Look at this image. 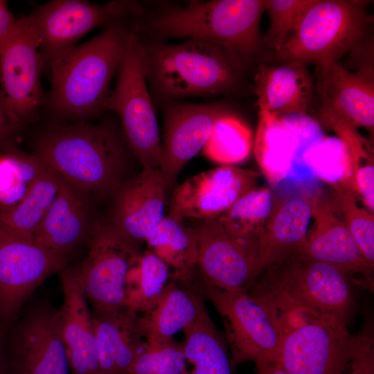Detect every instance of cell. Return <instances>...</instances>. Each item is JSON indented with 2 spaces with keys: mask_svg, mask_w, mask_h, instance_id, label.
<instances>
[{
  "mask_svg": "<svg viewBox=\"0 0 374 374\" xmlns=\"http://www.w3.org/2000/svg\"><path fill=\"white\" fill-rule=\"evenodd\" d=\"M34 150L47 166L92 200L112 197L134 175L130 169L136 157L121 126L110 118L50 126L36 138Z\"/></svg>",
  "mask_w": 374,
  "mask_h": 374,
  "instance_id": "obj_1",
  "label": "cell"
},
{
  "mask_svg": "<svg viewBox=\"0 0 374 374\" xmlns=\"http://www.w3.org/2000/svg\"><path fill=\"white\" fill-rule=\"evenodd\" d=\"M267 0L190 1L148 12L143 8L133 21L141 38L164 42L188 38L228 49L244 64L261 53L260 22Z\"/></svg>",
  "mask_w": 374,
  "mask_h": 374,
  "instance_id": "obj_2",
  "label": "cell"
},
{
  "mask_svg": "<svg viewBox=\"0 0 374 374\" xmlns=\"http://www.w3.org/2000/svg\"><path fill=\"white\" fill-rule=\"evenodd\" d=\"M263 270V276L247 292L269 312L281 333L310 315L348 323L353 307L348 273L300 253Z\"/></svg>",
  "mask_w": 374,
  "mask_h": 374,
  "instance_id": "obj_3",
  "label": "cell"
},
{
  "mask_svg": "<svg viewBox=\"0 0 374 374\" xmlns=\"http://www.w3.org/2000/svg\"><path fill=\"white\" fill-rule=\"evenodd\" d=\"M132 19L104 27L98 35L69 48L48 64V107L56 117L78 122L105 113L112 82L134 33Z\"/></svg>",
  "mask_w": 374,
  "mask_h": 374,
  "instance_id": "obj_4",
  "label": "cell"
},
{
  "mask_svg": "<svg viewBox=\"0 0 374 374\" xmlns=\"http://www.w3.org/2000/svg\"><path fill=\"white\" fill-rule=\"evenodd\" d=\"M139 38L153 104L231 93L242 83L244 64L224 47L194 39L170 44Z\"/></svg>",
  "mask_w": 374,
  "mask_h": 374,
  "instance_id": "obj_5",
  "label": "cell"
},
{
  "mask_svg": "<svg viewBox=\"0 0 374 374\" xmlns=\"http://www.w3.org/2000/svg\"><path fill=\"white\" fill-rule=\"evenodd\" d=\"M365 0H312L293 32L276 53L280 62L318 64L337 62L356 49L372 19Z\"/></svg>",
  "mask_w": 374,
  "mask_h": 374,
  "instance_id": "obj_6",
  "label": "cell"
},
{
  "mask_svg": "<svg viewBox=\"0 0 374 374\" xmlns=\"http://www.w3.org/2000/svg\"><path fill=\"white\" fill-rule=\"evenodd\" d=\"M106 112L119 116L126 142L141 169L161 170L162 143L146 81L143 46L134 32L119 66L115 86L105 103Z\"/></svg>",
  "mask_w": 374,
  "mask_h": 374,
  "instance_id": "obj_7",
  "label": "cell"
},
{
  "mask_svg": "<svg viewBox=\"0 0 374 374\" xmlns=\"http://www.w3.org/2000/svg\"><path fill=\"white\" fill-rule=\"evenodd\" d=\"M194 284L220 314L230 348L232 371L241 363L279 362L282 333L269 312L247 292L212 285L195 275Z\"/></svg>",
  "mask_w": 374,
  "mask_h": 374,
  "instance_id": "obj_8",
  "label": "cell"
},
{
  "mask_svg": "<svg viewBox=\"0 0 374 374\" xmlns=\"http://www.w3.org/2000/svg\"><path fill=\"white\" fill-rule=\"evenodd\" d=\"M4 374H69L58 310L39 299L3 333Z\"/></svg>",
  "mask_w": 374,
  "mask_h": 374,
  "instance_id": "obj_9",
  "label": "cell"
},
{
  "mask_svg": "<svg viewBox=\"0 0 374 374\" xmlns=\"http://www.w3.org/2000/svg\"><path fill=\"white\" fill-rule=\"evenodd\" d=\"M84 260L73 265L83 293L93 314L125 308L128 272L139 247L107 222L98 221L87 244Z\"/></svg>",
  "mask_w": 374,
  "mask_h": 374,
  "instance_id": "obj_10",
  "label": "cell"
},
{
  "mask_svg": "<svg viewBox=\"0 0 374 374\" xmlns=\"http://www.w3.org/2000/svg\"><path fill=\"white\" fill-rule=\"evenodd\" d=\"M68 263L35 240L0 223V333L15 321L35 290Z\"/></svg>",
  "mask_w": 374,
  "mask_h": 374,
  "instance_id": "obj_11",
  "label": "cell"
},
{
  "mask_svg": "<svg viewBox=\"0 0 374 374\" xmlns=\"http://www.w3.org/2000/svg\"><path fill=\"white\" fill-rule=\"evenodd\" d=\"M142 6L132 1L98 4L82 0H53L28 15L39 37V52L49 64L91 30L137 16Z\"/></svg>",
  "mask_w": 374,
  "mask_h": 374,
  "instance_id": "obj_12",
  "label": "cell"
},
{
  "mask_svg": "<svg viewBox=\"0 0 374 374\" xmlns=\"http://www.w3.org/2000/svg\"><path fill=\"white\" fill-rule=\"evenodd\" d=\"M39 44L38 33L26 16L17 19L0 45V89L20 127L33 119L45 102Z\"/></svg>",
  "mask_w": 374,
  "mask_h": 374,
  "instance_id": "obj_13",
  "label": "cell"
},
{
  "mask_svg": "<svg viewBox=\"0 0 374 374\" xmlns=\"http://www.w3.org/2000/svg\"><path fill=\"white\" fill-rule=\"evenodd\" d=\"M333 317L307 316L283 335L279 363L288 374H343L353 336Z\"/></svg>",
  "mask_w": 374,
  "mask_h": 374,
  "instance_id": "obj_14",
  "label": "cell"
},
{
  "mask_svg": "<svg viewBox=\"0 0 374 374\" xmlns=\"http://www.w3.org/2000/svg\"><path fill=\"white\" fill-rule=\"evenodd\" d=\"M258 177L255 171L231 166H220L192 176L172 190L169 213L184 220L217 219L256 188Z\"/></svg>",
  "mask_w": 374,
  "mask_h": 374,
  "instance_id": "obj_15",
  "label": "cell"
},
{
  "mask_svg": "<svg viewBox=\"0 0 374 374\" xmlns=\"http://www.w3.org/2000/svg\"><path fill=\"white\" fill-rule=\"evenodd\" d=\"M164 130L161 172L167 187L172 190L183 168L207 143L214 125L222 116L231 113L222 103L163 105Z\"/></svg>",
  "mask_w": 374,
  "mask_h": 374,
  "instance_id": "obj_16",
  "label": "cell"
},
{
  "mask_svg": "<svg viewBox=\"0 0 374 374\" xmlns=\"http://www.w3.org/2000/svg\"><path fill=\"white\" fill-rule=\"evenodd\" d=\"M193 228L198 276L222 289L247 292L260 274L258 256L233 239L217 218L199 221Z\"/></svg>",
  "mask_w": 374,
  "mask_h": 374,
  "instance_id": "obj_17",
  "label": "cell"
},
{
  "mask_svg": "<svg viewBox=\"0 0 374 374\" xmlns=\"http://www.w3.org/2000/svg\"><path fill=\"white\" fill-rule=\"evenodd\" d=\"M168 191L160 170L141 169L126 179L112 196L107 222L139 247L166 215Z\"/></svg>",
  "mask_w": 374,
  "mask_h": 374,
  "instance_id": "obj_18",
  "label": "cell"
},
{
  "mask_svg": "<svg viewBox=\"0 0 374 374\" xmlns=\"http://www.w3.org/2000/svg\"><path fill=\"white\" fill-rule=\"evenodd\" d=\"M317 65V91L328 111L353 127H362L372 134L374 130V81L371 64L355 73L337 62Z\"/></svg>",
  "mask_w": 374,
  "mask_h": 374,
  "instance_id": "obj_19",
  "label": "cell"
},
{
  "mask_svg": "<svg viewBox=\"0 0 374 374\" xmlns=\"http://www.w3.org/2000/svg\"><path fill=\"white\" fill-rule=\"evenodd\" d=\"M92 203L60 176L57 194L34 240L69 260L79 248L87 245L98 222Z\"/></svg>",
  "mask_w": 374,
  "mask_h": 374,
  "instance_id": "obj_20",
  "label": "cell"
},
{
  "mask_svg": "<svg viewBox=\"0 0 374 374\" xmlns=\"http://www.w3.org/2000/svg\"><path fill=\"white\" fill-rule=\"evenodd\" d=\"M314 226L300 254L333 265L346 273L362 275L373 287V271L332 202L312 198Z\"/></svg>",
  "mask_w": 374,
  "mask_h": 374,
  "instance_id": "obj_21",
  "label": "cell"
},
{
  "mask_svg": "<svg viewBox=\"0 0 374 374\" xmlns=\"http://www.w3.org/2000/svg\"><path fill=\"white\" fill-rule=\"evenodd\" d=\"M64 301L58 310L70 374H102L92 312L73 266L62 271Z\"/></svg>",
  "mask_w": 374,
  "mask_h": 374,
  "instance_id": "obj_22",
  "label": "cell"
},
{
  "mask_svg": "<svg viewBox=\"0 0 374 374\" xmlns=\"http://www.w3.org/2000/svg\"><path fill=\"white\" fill-rule=\"evenodd\" d=\"M312 218V198L303 196L274 199L271 213L258 241V265L266 267L300 253Z\"/></svg>",
  "mask_w": 374,
  "mask_h": 374,
  "instance_id": "obj_23",
  "label": "cell"
},
{
  "mask_svg": "<svg viewBox=\"0 0 374 374\" xmlns=\"http://www.w3.org/2000/svg\"><path fill=\"white\" fill-rule=\"evenodd\" d=\"M312 81L305 65L280 62L261 65L255 76L259 115L280 118L305 114L312 96Z\"/></svg>",
  "mask_w": 374,
  "mask_h": 374,
  "instance_id": "obj_24",
  "label": "cell"
},
{
  "mask_svg": "<svg viewBox=\"0 0 374 374\" xmlns=\"http://www.w3.org/2000/svg\"><path fill=\"white\" fill-rule=\"evenodd\" d=\"M102 374H127L146 339L141 317L127 308L93 314Z\"/></svg>",
  "mask_w": 374,
  "mask_h": 374,
  "instance_id": "obj_25",
  "label": "cell"
},
{
  "mask_svg": "<svg viewBox=\"0 0 374 374\" xmlns=\"http://www.w3.org/2000/svg\"><path fill=\"white\" fill-rule=\"evenodd\" d=\"M204 296L193 283L171 278L156 306L141 317L148 341L163 342L195 323L206 311Z\"/></svg>",
  "mask_w": 374,
  "mask_h": 374,
  "instance_id": "obj_26",
  "label": "cell"
},
{
  "mask_svg": "<svg viewBox=\"0 0 374 374\" xmlns=\"http://www.w3.org/2000/svg\"><path fill=\"white\" fill-rule=\"evenodd\" d=\"M167 265L171 278L193 283L197 273V238L184 219L168 213L145 242Z\"/></svg>",
  "mask_w": 374,
  "mask_h": 374,
  "instance_id": "obj_27",
  "label": "cell"
},
{
  "mask_svg": "<svg viewBox=\"0 0 374 374\" xmlns=\"http://www.w3.org/2000/svg\"><path fill=\"white\" fill-rule=\"evenodd\" d=\"M259 116L254 154L262 172L274 186L290 175L298 142L294 132L281 118Z\"/></svg>",
  "mask_w": 374,
  "mask_h": 374,
  "instance_id": "obj_28",
  "label": "cell"
},
{
  "mask_svg": "<svg viewBox=\"0 0 374 374\" xmlns=\"http://www.w3.org/2000/svg\"><path fill=\"white\" fill-rule=\"evenodd\" d=\"M183 332L181 374H231L226 344L207 312Z\"/></svg>",
  "mask_w": 374,
  "mask_h": 374,
  "instance_id": "obj_29",
  "label": "cell"
},
{
  "mask_svg": "<svg viewBox=\"0 0 374 374\" xmlns=\"http://www.w3.org/2000/svg\"><path fill=\"white\" fill-rule=\"evenodd\" d=\"M59 186L60 176L46 166L17 204L0 209V223L20 235L35 239Z\"/></svg>",
  "mask_w": 374,
  "mask_h": 374,
  "instance_id": "obj_30",
  "label": "cell"
},
{
  "mask_svg": "<svg viewBox=\"0 0 374 374\" xmlns=\"http://www.w3.org/2000/svg\"><path fill=\"white\" fill-rule=\"evenodd\" d=\"M274 202L270 189L254 188L240 197L217 220L233 239L258 256L259 237Z\"/></svg>",
  "mask_w": 374,
  "mask_h": 374,
  "instance_id": "obj_31",
  "label": "cell"
},
{
  "mask_svg": "<svg viewBox=\"0 0 374 374\" xmlns=\"http://www.w3.org/2000/svg\"><path fill=\"white\" fill-rule=\"evenodd\" d=\"M170 279L167 265L154 253L147 249L140 253L127 276L126 308L140 317L148 316Z\"/></svg>",
  "mask_w": 374,
  "mask_h": 374,
  "instance_id": "obj_32",
  "label": "cell"
},
{
  "mask_svg": "<svg viewBox=\"0 0 374 374\" xmlns=\"http://www.w3.org/2000/svg\"><path fill=\"white\" fill-rule=\"evenodd\" d=\"M252 143L249 127L230 113L217 121L202 152L221 166H233L248 159Z\"/></svg>",
  "mask_w": 374,
  "mask_h": 374,
  "instance_id": "obj_33",
  "label": "cell"
},
{
  "mask_svg": "<svg viewBox=\"0 0 374 374\" xmlns=\"http://www.w3.org/2000/svg\"><path fill=\"white\" fill-rule=\"evenodd\" d=\"M0 209L17 204L46 165L37 155L16 150L13 145L1 151Z\"/></svg>",
  "mask_w": 374,
  "mask_h": 374,
  "instance_id": "obj_34",
  "label": "cell"
},
{
  "mask_svg": "<svg viewBox=\"0 0 374 374\" xmlns=\"http://www.w3.org/2000/svg\"><path fill=\"white\" fill-rule=\"evenodd\" d=\"M303 160L313 175L333 188L345 187L353 190L350 159L340 139H322L304 153Z\"/></svg>",
  "mask_w": 374,
  "mask_h": 374,
  "instance_id": "obj_35",
  "label": "cell"
},
{
  "mask_svg": "<svg viewBox=\"0 0 374 374\" xmlns=\"http://www.w3.org/2000/svg\"><path fill=\"white\" fill-rule=\"evenodd\" d=\"M332 203L357 243L368 266H374V215L359 207L355 192L348 188H333Z\"/></svg>",
  "mask_w": 374,
  "mask_h": 374,
  "instance_id": "obj_36",
  "label": "cell"
},
{
  "mask_svg": "<svg viewBox=\"0 0 374 374\" xmlns=\"http://www.w3.org/2000/svg\"><path fill=\"white\" fill-rule=\"evenodd\" d=\"M184 364L182 343L146 341L127 374H181Z\"/></svg>",
  "mask_w": 374,
  "mask_h": 374,
  "instance_id": "obj_37",
  "label": "cell"
},
{
  "mask_svg": "<svg viewBox=\"0 0 374 374\" xmlns=\"http://www.w3.org/2000/svg\"><path fill=\"white\" fill-rule=\"evenodd\" d=\"M312 0H267L270 26L264 43L278 51L293 32L301 16Z\"/></svg>",
  "mask_w": 374,
  "mask_h": 374,
  "instance_id": "obj_38",
  "label": "cell"
},
{
  "mask_svg": "<svg viewBox=\"0 0 374 374\" xmlns=\"http://www.w3.org/2000/svg\"><path fill=\"white\" fill-rule=\"evenodd\" d=\"M343 374H374V340L371 331L353 336L351 357Z\"/></svg>",
  "mask_w": 374,
  "mask_h": 374,
  "instance_id": "obj_39",
  "label": "cell"
},
{
  "mask_svg": "<svg viewBox=\"0 0 374 374\" xmlns=\"http://www.w3.org/2000/svg\"><path fill=\"white\" fill-rule=\"evenodd\" d=\"M353 190L358 193L369 212H374V165L359 167L353 176Z\"/></svg>",
  "mask_w": 374,
  "mask_h": 374,
  "instance_id": "obj_40",
  "label": "cell"
},
{
  "mask_svg": "<svg viewBox=\"0 0 374 374\" xmlns=\"http://www.w3.org/2000/svg\"><path fill=\"white\" fill-rule=\"evenodd\" d=\"M20 128L12 116L0 89V152L13 145L15 136Z\"/></svg>",
  "mask_w": 374,
  "mask_h": 374,
  "instance_id": "obj_41",
  "label": "cell"
},
{
  "mask_svg": "<svg viewBox=\"0 0 374 374\" xmlns=\"http://www.w3.org/2000/svg\"><path fill=\"white\" fill-rule=\"evenodd\" d=\"M17 19L10 10L6 1L0 0V45L10 33Z\"/></svg>",
  "mask_w": 374,
  "mask_h": 374,
  "instance_id": "obj_42",
  "label": "cell"
},
{
  "mask_svg": "<svg viewBox=\"0 0 374 374\" xmlns=\"http://www.w3.org/2000/svg\"><path fill=\"white\" fill-rule=\"evenodd\" d=\"M257 374H288L279 362L256 366Z\"/></svg>",
  "mask_w": 374,
  "mask_h": 374,
  "instance_id": "obj_43",
  "label": "cell"
},
{
  "mask_svg": "<svg viewBox=\"0 0 374 374\" xmlns=\"http://www.w3.org/2000/svg\"><path fill=\"white\" fill-rule=\"evenodd\" d=\"M0 374H4V366L1 351V339L0 335Z\"/></svg>",
  "mask_w": 374,
  "mask_h": 374,
  "instance_id": "obj_44",
  "label": "cell"
}]
</instances>
